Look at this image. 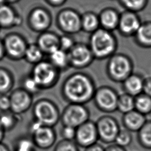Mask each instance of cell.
Listing matches in <instances>:
<instances>
[{
  "mask_svg": "<svg viewBox=\"0 0 151 151\" xmlns=\"http://www.w3.org/2000/svg\"><path fill=\"white\" fill-rule=\"evenodd\" d=\"M96 88L91 78L83 73L69 76L61 87V94L68 103L85 105L93 100Z\"/></svg>",
  "mask_w": 151,
  "mask_h": 151,
  "instance_id": "6da1fadb",
  "label": "cell"
},
{
  "mask_svg": "<svg viewBox=\"0 0 151 151\" xmlns=\"http://www.w3.org/2000/svg\"><path fill=\"white\" fill-rule=\"evenodd\" d=\"M88 46L94 58L103 60L115 54L117 42L111 31L100 28L91 34Z\"/></svg>",
  "mask_w": 151,
  "mask_h": 151,
  "instance_id": "7a4b0ae2",
  "label": "cell"
},
{
  "mask_svg": "<svg viewBox=\"0 0 151 151\" xmlns=\"http://www.w3.org/2000/svg\"><path fill=\"white\" fill-rule=\"evenodd\" d=\"M33 119L43 125L54 127L60 121L61 113L58 106L52 100L41 99L32 107Z\"/></svg>",
  "mask_w": 151,
  "mask_h": 151,
  "instance_id": "3957f363",
  "label": "cell"
},
{
  "mask_svg": "<svg viewBox=\"0 0 151 151\" xmlns=\"http://www.w3.org/2000/svg\"><path fill=\"white\" fill-rule=\"evenodd\" d=\"M28 132L36 147L42 150L51 148L57 140V133L54 127L45 126L35 120L29 123Z\"/></svg>",
  "mask_w": 151,
  "mask_h": 151,
  "instance_id": "277c9868",
  "label": "cell"
},
{
  "mask_svg": "<svg viewBox=\"0 0 151 151\" xmlns=\"http://www.w3.org/2000/svg\"><path fill=\"white\" fill-rule=\"evenodd\" d=\"M132 71L133 63L127 55L114 54L109 58L107 72L112 80L123 83L133 73Z\"/></svg>",
  "mask_w": 151,
  "mask_h": 151,
  "instance_id": "5b68a950",
  "label": "cell"
},
{
  "mask_svg": "<svg viewBox=\"0 0 151 151\" xmlns=\"http://www.w3.org/2000/svg\"><path fill=\"white\" fill-rule=\"evenodd\" d=\"M90 112L84 104L68 103L61 113L60 122L62 125L75 128L90 120Z\"/></svg>",
  "mask_w": 151,
  "mask_h": 151,
  "instance_id": "8992f818",
  "label": "cell"
},
{
  "mask_svg": "<svg viewBox=\"0 0 151 151\" xmlns=\"http://www.w3.org/2000/svg\"><path fill=\"white\" fill-rule=\"evenodd\" d=\"M59 71L49 61L42 60L35 65L32 77L41 90L49 88L56 84Z\"/></svg>",
  "mask_w": 151,
  "mask_h": 151,
  "instance_id": "52a82bcc",
  "label": "cell"
},
{
  "mask_svg": "<svg viewBox=\"0 0 151 151\" xmlns=\"http://www.w3.org/2000/svg\"><path fill=\"white\" fill-rule=\"evenodd\" d=\"M118 97L115 90L109 86H101L96 88L93 100L99 110L110 114L117 111Z\"/></svg>",
  "mask_w": 151,
  "mask_h": 151,
  "instance_id": "ba28073f",
  "label": "cell"
},
{
  "mask_svg": "<svg viewBox=\"0 0 151 151\" xmlns=\"http://www.w3.org/2000/svg\"><path fill=\"white\" fill-rule=\"evenodd\" d=\"M99 140L106 144L114 143L121 128L117 119L109 114L100 117L96 122Z\"/></svg>",
  "mask_w": 151,
  "mask_h": 151,
  "instance_id": "9c48e42d",
  "label": "cell"
},
{
  "mask_svg": "<svg viewBox=\"0 0 151 151\" xmlns=\"http://www.w3.org/2000/svg\"><path fill=\"white\" fill-rule=\"evenodd\" d=\"M59 28L66 34H76L81 30V15L71 8H64L57 15Z\"/></svg>",
  "mask_w": 151,
  "mask_h": 151,
  "instance_id": "30bf717a",
  "label": "cell"
},
{
  "mask_svg": "<svg viewBox=\"0 0 151 151\" xmlns=\"http://www.w3.org/2000/svg\"><path fill=\"white\" fill-rule=\"evenodd\" d=\"M68 55L70 66L78 69L88 67L94 58L88 45L84 43H76Z\"/></svg>",
  "mask_w": 151,
  "mask_h": 151,
  "instance_id": "8fae6325",
  "label": "cell"
},
{
  "mask_svg": "<svg viewBox=\"0 0 151 151\" xmlns=\"http://www.w3.org/2000/svg\"><path fill=\"white\" fill-rule=\"evenodd\" d=\"M99 136L96 122L89 120L76 128V134L74 142L78 147L84 149L96 143Z\"/></svg>",
  "mask_w": 151,
  "mask_h": 151,
  "instance_id": "7c38bea8",
  "label": "cell"
},
{
  "mask_svg": "<svg viewBox=\"0 0 151 151\" xmlns=\"http://www.w3.org/2000/svg\"><path fill=\"white\" fill-rule=\"evenodd\" d=\"M141 24L137 13L126 10L120 14L117 29L124 36H134Z\"/></svg>",
  "mask_w": 151,
  "mask_h": 151,
  "instance_id": "4fadbf2b",
  "label": "cell"
},
{
  "mask_svg": "<svg viewBox=\"0 0 151 151\" xmlns=\"http://www.w3.org/2000/svg\"><path fill=\"white\" fill-rule=\"evenodd\" d=\"M9 99L11 101L10 110L18 116L28 111L32 104L31 94L25 90L17 91L11 95Z\"/></svg>",
  "mask_w": 151,
  "mask_h": 151,
  "instance_id": "5bb4252c",
  "label": "cell"
},
{
  "mask_svg": "<svg viewBox=\"0 0 151 151\" xmlns=\"http://www.w3.org/2000/svg\"><path fill=\"white\" fill-rule=\"evenodd\" d=\"M51 17L45 9L37 8L34 9L30 15V22L32 27L37 31L45 32L50 27Z\"/></svg>",
  "mask_w": 151,
  "mask_h": 151,
  "instance_id": "9a60e30c",
  "label": "cell"
},
{
  "mask_svg": "<svg viewBox=\"0 0 151 151\" xmlns=\"http://www.w3.org/2000/svg\"><path fill=\"white\" fill-rule=\"evenodd\" d=\"M146 120V117L136 110L123 114L122 118L124 128L130 132H137Z\"/></svg>",
  "mask_w": 151,
  "mask_h": 151,
  "instance_id": "2e32d148",
  "label": "cell"
},
{
  "mask_svg": "<svg viewBox=\"0 0 151 151\" xmlns=\"http://www.w3.org/2000/svg\"><path fill=\"white\" fill-rule=\"evenodd\" d=\"M120 13L112 8L103 9L99 15L100 28L106 30L113 31L117 29Z\"/></svg>",
  "mask_w": 151,
  "mask_h": 151,
  "instance_id": "e0dca14e",
  "label": "cell"
},
{
  "mask_svg": "<svg viewBox=\"0 0 151 151\" xmlns=\"http://www.w3.org/2000/svg\"><path fill=\"white\" fill-rule=\"evenodd\" d=\"M60 36L50 31L43 32L38 39V46L48 55L60 48Z\"/></svg>",
  "mask_w": 151,
  "mask_h": 151,
  "instance_id": "ac0fdd59",
  "label": "cell"
},
{
  "mask_svg": "<svg viewBox=\"0 0 151 151\" xmlns=\"http://www.w3.org/2000/svg\"><path fill=\"white\" fill-rule=\"evenodd\" d=\"M145 78L137 74L132 73L122 83L124 93L134 97L143 93Z\"/></svg>",
  "mask_w": 151,
  "mask_h": 151,
  "instance_id": "d6986e66",
  "label": "cell"
},
{
  "mask_svg": "<svg viewBox=\"0 0 151 151\" xmlns=\"http://www.w3.org/2000/svg\"><path fill=\"white\" fill-rule=\"evenodd\" d=\"M134 37L140 47L151 48V21L142 22Z\"/></svg>",
  "mask_w": 151,
  "mask_h": 151,
  "instance_id": "ffe728a7",
  "label": "cell"
},
{
  "mask_svg": "<svg viewBox=\"0 0 151 151\" xmlns=\"http://www.w3.org/2000/svg\"><path fill=\"white\" fill-rule=\"evenodd\" d=\"M48 61L59 71L70 66L68 52L60 48L48 54Z\"/></svg>",
  "mask_w": 151,
  "mask_h": 151,
  "instance_id": "44dd1931",
  "label": "cell"
},
{
  "mask_svg": "<svg viewBox=\"0 0 151 151\" xmlns=\"http://www.w3.org/2000/svg\"><path fill=\"white\" fill-rule=\"evenodd\" d=\"M5 44L8 52L14 57H19L25 54L27 49L24 41L18 36L9 37L6 40Z\"/></svg>",
  "mask_w": 151,
  "mask_h": 151,
  "instance_id": "7402d4cb",
  "label": "cell"
},
{
  "mask_svg": "<svg viewBox=\"0 0 151 151\" xmlns=\"http://www.w3.org/2000/svg\"><path fill=\"white\" fill-rule=\"evenodd\" d=\"M100 28L99 15L93 12H86L81 15V30L91 34Z\"/></svg>",
  "mask_w": 151,
  "mask_h": 151,
  "instance_id": "603a6c76",
  "label": "cell"
},
{
  "mask_svg": "<svg viewBox=\"0 0 151 151\" xmlns=\"http://www.w3.org/2000/svg\"><path fill=\"white\" fill-rule=\"evenodd\" d=\"M137 139L143 148L151 150V120H147L137 132Z\"/></svg>",
  "mask_w": 151,
  "mask_h": 151,
  "instance_id": "cb8c5ba5",
  "label": "cell"
},
{
  "mask_svg": "<svg viewBox=\"0 0 151 151\" xmlns=\"http://www.w3.org/2000/svg\"><path fill=\"white\" fill-rule=\"evenodd\" d=\"M134 110V97L126 93L119 94L117 111L123 114Z\"/></svg>",
  "mask_w": 151,
  "mask_h": 151,
  "instance_id": "d4e9b609",
  "label": "cell"
},
{
  "mask_svg": "<svg viewBox=\"0 0 151 151\" xmlns=\"http://www.w3.org/2000/svg\"><path fill=\"white\" fill-rule=\"evenodd\" d=\"M134 110L146 116L151 113V97L142 93L134 97Z\"/></svg>",
  "mask_w": 151,
  "mask_h": 151,
  "instance_id": "484cf974",
  "label": "cell"
},
{
  "mask_svg": "<svg viewBox=\"0 0 151 151\" xmlns=\"http://www.w3.org/2000/svg\"><path fill=\"white\" fill-rule=\"evenodd\" d=\"M19 121V116L11 111H4L0 113V123L4 129L6 131L13 129Z\"/></svg>",
  "mask_w": 151,
  "mask_h": 151,
  "instance_id": "4316f807",
  "label": "cell"
},
{
  "mask_svg": "<svg viewBox=\"0 0 151 151\" xmlns=\"http://www.w3.org/2000/svg\"><path fill=\"white\" fill-rule=\"evenodd\" d=\"M35 149L30 136L20 137L15 143L14 151H36Z\"/></svg>",
  "mask_w": 151,
  "mask_h": 151,
  "instance_id": "83f0119b",
  "label": "cell"
},
{
  "mask_svg": "<svg viewBox=\"0 0 151 151\" xmlns=\"http://www.w3.org/2000/svg\"><path fill=\"white\" fill-rule=\"evenodd\" d=\"M122 5L127 11L137 13L146 6L148 0H119Z\"/></svg>",
  "mask_w": 151,
  "mask_h": 151,
  "instance_id": "f1b7e54d",
  "label": "cell"
},
{
  "mask_svg": "<svg viewBox=\"0 0 151 151\" xmlns=\"http://www.w3.org/2000/svg\"><path fill=\"white\" fill-rule=\"evenodd\" d=\"M44 54L37 44H32L27 47L25 55L29 62L37 64L42 60Z\"/></svg>",
  "mask_w": 151,
  "mask_h": 151,
  "instance_id": "f546056e",
  "label": "cell"
},
{
  "mask_svg": "<svg viewBox=\"0 0 151 151\" xmlns=\"http://www.w3.org/2000/svg\"><path fill=\"white\" fill-rule=\"evenodd\" d=\"M132 132L124 128L121 129L116 137L114 143L126 149L132 143Z\"/></svg>",
  "mask_w": 151,
  "mask_h": 151,
  "instance_id": "4dcf8cb0",
  "label": "cell"
},
{
  "mask_svg": "<svg viewBox=\"0 0 151 151\" xmlns=\"http://www.w3.org/2000/svg\"><path fill=\"white\" fill-rule=\"evenodd\" d=\"M15 19L12 11L7 6H0V24L9 25L13 22Z\"/></svg>",
  "mask_w": 151,
  "mask_h": 151,
  "instance_id": "1f68e13d",
  "label": "cell"
},
{
  "mask_svg": "<svg viewBox=\"0 0 151 151\" xmlns=\"http://www.w3.org/2000/svg\"><path fill=\"white\" fill-rule=\"evenodd\" d=\"M53 151H80L79 147L74 141L60 140L54 146Z\"/></svg>",
  "mask_w": 151,
  "mask_h": 151,
  "instance_id": "d6a6232c",
  "label": "cell"
},
{
  "mask_svg": "<svg viewBox=\"0 0 151 151\" xmlns=\"http://www.w3.org/2000/svg\"><path fill=\"white\" fill-rule=\"evenodd\" d=\"M76 44L73 37L69 34H64L60 37V48L68 52Z\"/></svg>",
  "mask_w": 151,
  "mask_h": 151,
  "instance_id": "836d02e7",
  "label": "cell"
},
{
  "mask_svg": "<svg viewBox=\"0 0 151 151\" xmlns=\"http://www.w3.org/2000/svg\"><path fill=\"white\" fill-rule=\"evenodd\" d=\"M60 134L63 140L74 141L76 134V128L69 126L62 125Z\"/></svg>",
  "mask_w": 151,
  "mask_h": 151,
  "instance_id": "e575fe53",
  "label": "cell"
},
{
  "mask_svg": "<svg viewBox=\"0 0 151 151\" xmlns=\"http://www.w3.org/2000/svg\"><path fill=\"white\" fill-rule=\"evenodd\" d=\"M25 90L31 94H35L41 90L38 83L32 77H28L25 80L24 82Z\"/></svg>",
  "mask_w": 151,
  "mask_h": 151,
  "instance_id": "d590c367",
  "label": "cell"
},
{
  "mask_svg": "<svg viewBox=\"0 0 151 151\" xmlns=\"http://www.w3.org/2000/svg\"><path fill=\"white\" fill-rule=\"evenodd\" d=\"M9 76L6 72L0 70V91H6L10 86Z\"/></svg>",
  "mask_w": 151,
  "mask_h": 151,
  "instance_id": "8d00e7d4",
  "label": "cell"
},
{
  "mask_svg": "<svg viewBox=\"0 0 151 151\" xmlns=\"http://www.w3.org/2000/svg\"><path fill=\"white\" fill-rule=\"evenodd\" d=\"M11 110V101L9 97L2 96L0 97V110L2 112Z\"/></svg>",
  "mask_w": 151,
  "mask_h": 151,
  "instance_id": "74e56055",
  "label": "cell"
},
{
  "mask_svg": "<svg viewBox=\"0 0 151 151\" xmlns=\"http://www.w3.org/2000/svg\"><path fill=\"white\" fill-rule=\"evenodd\" d=\"M143 93L151 97V77L145 78Z\"/></svg>",
  "mask_w": 151,
  "mask_h": 151,
  "instance_id": "f35d334b",
  "label": "cell"
},
{
  "mask_svg": "<svg viewBox=\"0 0 151 151\" xmlns=\"http://www.w3.org/2000/svg\"><path fill=\"white\" fill-rule=\"evenodd\" d=\"M105 148L100 143H96L85 149L84 151H104Z\"/></svg>",
  "mask_w": 151,
  "mask_h": 151,
  "instance_id": "ab89813d",
  "label": "cell"
},
{
  "mask_svg": "<svg viewBox=\"0 0 151 151\" xmlns=\"http://www.w3.org/2000/svg\"><path fill=\"white\" fill-rule=\"evenodd\" d=\"M104 151H126V150L125 148L120 147L115 143H112L106 147Z\"/></svg>",
  "mask_w": 151,
  "mask_h": 151,
  "instance_id": "60d3db41",
  "label": "cell"
},
{
  "mask_svg": "<svg viewBox=\"0 0 151 151\" xmlns=\"http://www.w3.org/2000/svg\"><path fill=\"white\" fill-rule=\"evenodd\" d=\"M51 5L54 6H60L63 5L67 0H47Z\"/></svg>",
  "mask_w": 151,
  "mask_h": 151,
  "instance_id": "b9f144b4",
  "label": "cell"
},
{
  "mask_svg": "<svg viewBox=\"0 0 151 151\" xmlns=\"http://www.w3.org/2000/svg\"><path fill=\"white\" fill-rule=\"evenodd\" d=\"M5 130L4 129L2 126H1L0 123V143L2 142V140L4 139L5 137Z\"/></svg>",
  "mask_w": 151,
  "mask_h": 151,
  "instance_id": "7bdbcfd3",
  "label": "cell"
},
{
  "mask_svg": "<svg viewBox=\"0 0 151 151\" xmlns=\"http://www.w3.org/2000/svg\"><path fill=\"white\" fill-rule=\"evenodd\" d=\"M0 151H10L8 147L2 142L0 143Z\"/></svg>",
  "mask_w": 151,
  "mask_h": 151,
  "instance_id": "ee69618b",
  "label": "cell"
},
{
  "mask_svg": "<svg viewBox=\"0 0 151 151\" xmlns=\"http://www.w3.org/2000/svg\"><path fill=\"white\" fill-rule=\"evenodd\" d=\"M2 52H3V48H2V44H1V43L0 42V57L2 55Z\"/></svg>",
  "mask_w": 151,
  "mask_h": 151,
  "instance_id": "f6af8a7d",
  "label": "cell"
},
{
  "mask_svg": "<svg viewBox=\"0 0 151 151\" xmlns=\"http://www.w3.org/2000/svg\"><path fill=\"white\" fill-rule=\"evenodd\" d=\"M4 1V0H0V3H2Z\"/></svg>",
  "mask_w": 151,
  "mask_h": 151,
  "instance_id": "bcb514c9",
  "label": "cell"
},
{
  "mask_svg": "<svg viewBox=\"0 0 151 151\" xmlns=\"http://www.w3.org/2000/svg\"><path fill=\"white\" fill-rule=\"evenodd\" d=\"M9 1H14V0H9Z\"/></svg>",
  "mask_w": 151,
  "mask_h": 151,
  "instance_id": "7dc6e473",
  "label": "cell"
}]
</instances>
